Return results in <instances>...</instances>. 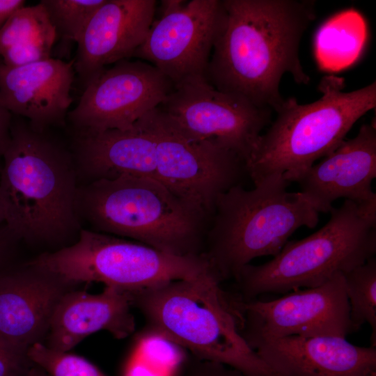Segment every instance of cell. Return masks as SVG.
<instances>
[{"label": "cell", "instance_id": "31", "mask_svg": "<svg viewBox=\"0 0 376 376\" xmlns=\"http://www.w3.org/2000/svg\"><path fill=\"white\" fill-rule=\"evenodd\" d=\"M4 223V215H3V207L1 205V202L0 200V225Z\"/></svg>", "mask_w": 376, "mask_h": 376}, {"label": "cell", "instance_id": "27", "mask_svg": "<svg viewBox=\"0 0 376 376\" xmlns=\"http://www.w3.org/2000/svg\"><path fill=\"white\" fill-rule=\"evenodd\" d=\"M20 241L3 223L0 225V275L17 267V247Z\"/></svg>", "mask_w": 376, "mask_h": 376}, {"label": "cell", "instance_id": "8", "mask_svg": "<svg viewBox=\"0 0 376 376\" xmlns=\"http://www.w3.org/2000/svg\"><path fill=\"white\" fill-rule=\"evenodd\" d=\"M26 265L65 285L98 282L129 293L211 271L203 253L173 255L136 241L84 228L75 243L43 253Z\"/></svg>", "mask_w": 376, "mask_h": 376}, {"label": "cell", "instance_id": "13", "mask_svg": "<svg viewBox=\"0 0 376 376\" xmlns=\"http://www.w3.org/2000/svg\"><path fill=\"white\" fill-rule=\"evenodd\" d=\"M173 86L149 63L122 60L105 68L85 87L67 117L77 133L132 130L163 102Z\"/></svg>", "mask_w": 376, "mask_h": 376}, {"label": "cell", "instance_id": "10", "mask_svg": "<svg viewBox=\"0 0 376 376\" xmlns=\"http://www.w3.org/2000/svg\"><path fill=\"white\" fill-rule=\"evenodd\" d=\"M162 13L133 57L157 68L176 85L205 78L214 45L223 28V0H166Z\"/></svg>", "mask_w": 376, "mask_h": 376}, {"label": "cell", "instance_id": "26", "mask_svg": "<svg viewBox=\"0 0 376 376\" xmlns=\"http://www.w3.org/2000/svg\"><path fill=\"white\" fill-rule=\"evenodd\" d=\"M181 376H246L241 372L221 363L196 358L188 364Z\"/></svg>", "mask_w": 376, "mask_h": 376}, {"label": "cell", "instance_id": "4", "mask_svg": "<svg viewBox=\"0 0 376 376\" xmlns=\"http://www.w3.org/2000/svg\"><path fill=\"white\" fill-rule=\"evenodd\" d=\"M275 173L245 189L240 184L221 194L207 227L203 254L220 282L237 279L256 258L275 256L298 228H315L319 212L301 192Z\"/></svg>", "mask_w": 376, "mask_h": 376}, {"label": "cell", "instance_id": "16", "mask_svg": "<svg viewBox=\"0 0 376 376\" xmlns=\"http://www.w3.org/2000/svg\"><path fill=\"white\" fill-rule=\"evenodd\" d=\"M246 342L281 376H376V347L345 338L290 336Z\"/></svg>", "mask_w": 376, "mask_h": 376}, {"label": "cell", "instance_id": "2", "mask_svg": "<svg viewBox=\"0 0 376 376\" xmlns=\"http://www.w3.org/2000/svg\"><path fill=\"white\" fill-rule=\"evenodd\" d=\"M77 178L74 159L64 148L13 116L0 200L4 224L19 241L52 243L79 235Z\"/></svg>", "mask_w": 376, "mask_h": 376}, {"label": "cell", "instance_id": "29", "mask_svg": "<svg viewBox=\"0 0 376 376\" xmlns=\"http://www.w3.org/2000/svg\"><path fill=\"white\" fill-rule=\"evenodd\" d=\"M25 3L24 0H0V31L8 19Z\"/></svg>", "mask_w": 376, "mask_h": 376}, {"label": "cell", "instance_id": "12", "mask_svg": "<svg viewBox=\"0 0 376 376\" xmlns=\"http://www.w3.org/2000/svg\"><path fill=\"white\" fill-rule=\"evenodd\" d=\"M233 302L246 341L290 336L345 338L354 332L341 273L322 285L298 289L272 301L233 299Z\"/></svg>", "mask_w": 376, "mask_h": 376}, {"label": "cell", "instance_id": "22", "mask_svg": "<svg viewBox=\"0 0 376 376\" xmlns=\"http://www.w3.org/2000/svg\"><path fill=\"white\" fill-rule=\"evenodd\" d=\"M56 33L44 5L24 6L17 10L0 31V54L7 48L20 45H54Z\"/></svg>", "mask_w": 376, "mask_h": 376}, {"label": "cell", "instance_id": "23", "mask_svg": "<svg viewBox=\"0 0 376 376\" xmlns=\"http://www.w3.org/2000/svg\"><path fill=\"white\" fill-rule=\"evenodd\" d=\"M105 0H42L56 37L77 42L95 10Z\"/></svg>", "mask_w": 376, "mask_h": 376}, {"label": "cell", "instance_id": "17", "mask_svg": "<svg viewBox=\"0 0 376 376\" xmlns=\"http://www.w3.org/2000/svg\"><path fill=\"white\" fill-rule=\"evenodd\" d=\"M74 60L49 58L10 67L0 65V103L13 116L26 118L40 132L63 125L72 102Z\"/></svg>", "mask_w": 376, "mask_h": 376}, {"label": "cell", "instance_id": "15", "mask_svg": "<svg viewBox=\"0 0 376 376\" xmlns=\"http://www.w3.org/2000/svg\"><path fill=\"white\" fill-rule=\"evenodd\" d=\"M155 0H105L77 41L75 71L85 87L110 64L133 57L155 19Z\"/></svg>", "mask_w": 376, "mask_h": 376}, {"label": "cell", "instance_id": "9", "mask_svg": "<svg viewBox=\"0 0 376 376\" xmlns=\"http://www.w3.org/2000/svg\"><path fill=\"white\" fill-rule=\"evenodd\" d=\"M136 125L154 140L156 179L210 221L218 197L246 173L244 162L216 142L191 137L158 107Z\"/></svg>", "mask_w": 376, "mask_h": 376}, {"label": "cell", "instance_id": "30", "mask_svg": "<svg viewBox=\"0 0 376 376\" xmlns=\"http://www.w3.org/2000/svg\"><path fill=\"white\" fill-rule=\"evenodd\" d=\"M23 376H49L47 373H45L40 367L31 364V366L27 369Z\"/></svg>", "mask_w": 376, "mask_h": 376}, {"label": "cell", "instance_id": "20", "mask_svg": "<svg viewBox=\"0 0 376 376\" xmlns=\"http://www.w3.org/2000/svg\"><path fill=\"white\" fill-rule=\"evenodd\" d=\"M75 164L87 182L121 176L155 178V144L137 125L129 130L77 133Z\"/></svg>", "mask_w": 376, "mask_h": 376}, {"label": "cell", "instance_id": "21", "mask_svg": "<svg viewBox=\"0 0 376 376\" xmlns=\"http://www.w3.org/2000/svg\"><path fill=\"white\" fill-rule=\"evenodd\" d=\"M350 318L354 331L368 323L371 327V346L376 345V258L344 274Z\"/></svg>", "mask_w": 376, "mask_h": 376}, {"label": "cell", "instance_id": "14", "mask_svg": "<svg viewBox=\"0 0 376 376\" xmlns=\"http://www.w3.org/2000/svg\"><path fill=\"white\" fill-rule=\"evenodd\" d=\"M376 177V128L361 126L352 139L344 140L318 164L294 177L301 194L320 213L344 198L359 205H376L372 182Z\"/></svg>", "mask_w": 376, "mask_h": 376}, {"label": "cell", "instance_id": "6", "mask_svg": "<svg viewBox=\"0 0 376 376\" xmlns=\"http://www.w3.org/2000/svg\"><path fill=\"white\" fill-rule=\"evenodd\" d=\"M344 88L343 79L325 76L318 100L300 104L295 97L285 99L245 163L253 183L275 173L291 182L336 149L354 124L375 107V81L353 91Z\"/></svg>", "mask_w": 376, "mask_h": 376}, {"label": "cell", "instance_id": "3", "mask_svg": "<svg viewBox=\"0 0 376 376\" xmlns=\"http://www.w3.org/2000/svg\"><path fill=\"white\" fill-rule=\"evenodd\" d=\"M220 285L209 271L129 294L150 333L187 349L194 358L246 376H281L241 335L232 299Z\"/></svg>", "mask_w": 376, "mask_h": 376}, {"label": "cell", "instance_id": "7", "mask_svg": "<svg viewBox=\"0 0 376 376\" xmlns=\"http://www.w3.org/2000/svg\"><path fill=\"white\" fill-rule=\"evenodd\" d=\"M329 212V220L315 233L288 241L267 263L245 266L235 280L240 299L250 301L265 293L317 287L374 257L376 205L345 200Z\"/></svg>", "mask_w": 376, "mask_h": 376}, {"label": "cell", "instance_id": "24", "mask_svg": "<svg viewBox=\"0 0 376 376\" xmlns=\"http://www.w3.org/2000/svg\"><path fill=\"white\" fill-rule=\"evenodd\" d=\"M27 357L49 376H107L85 358L53 350L42 343L32 345L27 351Z\"/></svg>", "mask_w": 376, "mask_h": 376}, {"label": "cell", "instance_id": "1", "mask_svg": "<svg viewBox=\"0 0 376 376\" xmlns=\"http://www.w3.org/2000/svg\"><path fill=\"white\" fill-rule=\"evenodd\" d=\"M226 18L205 79L214 88L277 111L282 77L307 84L299 58L303 34L316 17L312 0H223Z\"/></svg>", "mask_w": 376, "mask_h": 376}, {"label": "cell", "instance_id": "25", "mask_svg": "<svg viewBox=\"0 0 376 376\" xmlns=\"http://www.w3.org/2000/svg\"><path fill=\"white\" fill-rule=\"evenodd\" d=\"M32 363L0 343V376H23Z\"/></svg>", "mask_w": 376, "mask_h": 376}, {"label": "cell", "instance_id": "18", "mask_svg": "<svg viewBox=\"0 0 376 376\" xmlns=\"http://www.w3.org/2000/svg\"><path fill=\"white\" fill-rule=\"evenodd\" d=\"M26 267L0 275V343L27 356L47 335L54 308L68 290L54 276Z\"/></svg>", "mask_w": 376, "mask_h": 376}, {"label": "cell", "instance_id": "19", "mask_svg": "<svg viewBox=\"0 0 376 376\" xmlns=\"http://www.w3.org/2000/svg\"><path fill=\"white\" fill-rule=\"evenodd\" d=\"M128 292L104 286L97 294L67 291L53 311L47 334V346L68 352L86 337L106 331L116 339H123L135 329Z\"/></svg>", "mask_w": 376, "mask_h": 376}, {"label": "cell", "instance_id": "11", "mask_svg": "<svg viewBox=\"0 0 376 376\" xmlns=\"http://www.w3.org/2000/svg\"><path fill=\"white\" fill-rule=\"evenodd\" d=\"M158 108L191 137L216 142L244 163L272 123L273 111L220 91L205 78L174 85Z\"/></svg>", "mask_w": 376, "mask_h": 376}, {"label": "cell", "instance_id": "5", "mask_svg": "<svg viewBox=\"0 0 376 376\" xmlns=\"http://www.w3.org/2000/svg\"><path fill=\"white\" fill-rule=\"evenodd\" d=\"M76 210L92 230L173 255L203 253L209 220L154 178L125 175L79 185Z\"/></svg>", "mask_w": 376, "mask_h": 376}, {"label": "cell", "instance_id": "28", "mask_svg": "<svg viewBox=\"0 0 376 376\" xmlns=\"http://www.w3.org/2000/svg\"><path fill=\"white\" fill-rule=\"evenodd\" d=\"M13 115L0 103V171L3 157L11 138Z\"/></svg>", "mask_w": 376, "mask_h": 376}]
</instances>
